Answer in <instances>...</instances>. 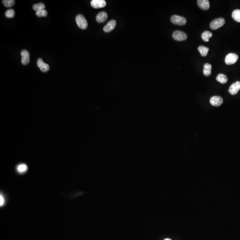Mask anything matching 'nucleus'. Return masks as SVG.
Returning <instances> with one entry per match:
<instances>
[{
	"mask_svg": "<svg viewBox=\"0 0 240 240\" xmlns=\"http://www.w3.org/2000/svg\"><path fill=\"white\" fill-rule=\"evenodd\" d=\"M2 3L4 6L6 7H11L15 4V1L14 0H4Z\"/></svg>",
	"mask_w": 240,
	"mask_h": 240,
	"instance_id": "nucleus-21",
	"label": "nucleus"
},
{
	"mask_svg": "<svg viewBox=\"0 0 240 240\" xmlns=\"http://www.w3.org/2000/svg\"><path fill=\"white\" fill-rule=\"evenodd\" d=\"M216 80H217V81H218L220 83L222 84L226 83L227 82L228 80L227 76L222 74H218L217 78H216Z\"/></svg>",
	"mask_w": 240,
	"mask_h": 240,
	"instance_id": "nucleus-15",
	"label": "nucleus"
},
{
	"mask_svg": "<svg viewBox=\"0 0 240 240\" xmlns=\"http://www.w3.org/2000/svg\"><path fill=\"white\" fill-rule=\"evenodd\" d=\"M238 56L235 53H230L226 55L224 59L225 63L228 65H232L237 62Z\"/></svg>",
	"mask_w": 240,
	"mask_h": 240,
	"instance_id": "nucleus-5",
	"label": "nucleus"
},
{
	"mask_svg": "<svg viewBox=\"0 0 240 240\" xmlns=\"http://www.w3.org/2000/svg\"><path fill=\"white\" fill-rule=\"evenodd\" d=\"M47 11L45 9L42 10H39L36 12V14L38 17H45L47 15Z\"/></svg>",
	"mask_w": 240,
	"mask_h": 240,
	"instance_id": "nucleus-23",
	"label": "nucleus"
},
{
	"mask_svg": "<svg viewBox=\"0 0 240 240\" xmlns=\"http://www.w3.org/2000/svg\"><path fill=\"white\" fill-rule=\"evenodd\" d=\"M171 22L175 25L184 26L186 23V19L184 17L178 15H172L170 19Z\"/></svg>",
	"mask_w": 240,
	"mask_h": 240,
	"instance_id": "nucleus-3",
	"label": "nucleus"
},
{
	"mask_svg": "<svg viewBox=\"0 0 240 240\" xmlns=\"http://www.w3.org/2000/svg\"><path fill=\"white\" fill-rule=\"evenodd\" d=\"M174 39L177 41H183L186 40L187 35L185 32L180 30L175 31L172 35Z\"/></svg>",
	"mask_w": 240,
	"mask_h": 240,
	"instance_id": "nucleus-4",
	"label": "nucleus"
},
{
	"mask_svg": "<svg viewBox=\"0 0 240 240\" xmlns=\"http://www.w3.org/2000/svg\"><path fill=\"white\" fill-rule=\"evenodd\" d=\"M225 24V20L222 18L215 19L211 22L210 27L213 30H217L219 28L223 26Z\"/></svg>",
	"mask_w": 240,
	"mask_h": 240,
	"instance_id": "nucleus-1",
	"label": "nucleus"
},
{
	"mask_svg": "<svg viewBox=\"0 0 240 240\" xmlns=\"http://www.w3.org/2000/svg\"><path fill=\"white\" fill-rule=\"evenodd\" d=\"M213 36V34L210 32L208 31H205L201 34V38L204 41L208 42L209 41V39Z\"/></svg>",
	"mask_w": 240,
	"mask_h": 240,
	"instance_id": "nucleus-16",
	"label": "nucleus"
},
{
	"mask_svg": "<svg viewBox=\"0 0 240 240\" xmlns=\"http://www.w3.org/2000/svg\"><path fill=\"white\" fill-rule=\"evenodd\" d=\"M211 70H212V66L209 63H206L204 66L203 69V74L204 75L206 76H209L211 74Z\"/></svg>",
	"mask_w": 240,
	"mask_h": 240,
	"instance_id": "nucleus-14",
	"label": "nucleus"
},
{
	"mask_svg": "<svg viewBox=\"0 0 240 240\" xmlns=\"http://www.w3.org/2000/svg\"><path fill=\"white\" fill-rule=\"evenodd\" d=\"M5 197H4V196L2 194H1V195H0V206H2L5 204Z\"/></svg>",
	"mask_w": 240,
	"mask_h": 240,
	"instance_id": "nucleus-24",
	"label": "nucleus"
},
{
	"mask_svg": "<svg viewBox=\"0 0 240 240\" xmlns=\"http://www.w3.org/2000/svg\"><path fill=\"white\" fill-rule=\"evenodd\" d=\"M28 167L26 164H21L17 166V170L20 174H24L27 171Z\"/></svg>",
	"mask_w": 240,
	"mask_h": 240,
	"instance_id": "nucleus-18",
	"label": "nucleus"
},
{
	"mask_svg": "<svg viewBox=\"0 0 240 240\" xmlns=\"http://www.w3.org/2000/svg\"><path fill=\"white\" fill-rule=\"evenodd\" d=\"M223 102V100L220 96H215L210 99V103L214 106H220Z\"/></svg>",
	"mask_w": 240,
	"mask_h": 240,
	"instance_id": "nucleus-6",
	"label": "nucleus"
},
{
	"mask_svg": "<svg viewBox=\"0 0 240 240\" xmlns=\"http://www.w3.org/2000/svg\"><path fill=\"white\" fill-rule=\"evenodd\" d=\"M198 50L201 53V56L206 57L207 56L209 51V48L205 47L203 45H200L198 48Z\"/></svg>",
	"mask_w": 240,
	"mask_h": 240,
	"instance_id": "nucleus-17",
	"label": "nucleus"
},
{
	"mask_svg": "<svg viewBox=\"0 0 240 240\" xmlns=\"http://www.w3.org/2000/svg\"><path fill=\"white\" fill-rule=\"evenodd\" d=\"M233 18L237 22H240V9H235L232 14Z\"/></svg>",
	"mask_w": 240,
	"mask_h": 240,
	"instance_id": "nucleus-19",
	"label": "nucleus"
},
{
	"mask_svg": "<svg viewBox=\"0 0 240 240\" xmlns=\"http://www.w3.org/2000/svg\"><path fill=\"white\" fill-rule=\"evenodd\" d=\"M37 66L43 72H46L49 70V66L45 63L41 58H39L37 60Z\"/></svg>",
	"mask_w": 240,
	"mask_h": 240,
	"instance_id": "nucleus-10",
	"label": "nucleus"
},
{
	"mask_svg": "<svg viewBox=\"0 0 240 240\" xmlns=\"http://www.w3.org/2000/svg\"><path fill=\"white\" fill-rule=\"evenodd\" d=\"M240 89V81H237L230 86L229 91L231 95H234L238 93Z\"/></svg>",
	"mask_w": 240,
	"mask_h": 240,
	"instance_id": "nucleus-8",
	"label": "nucleus"
},
{
	"mask_svg": "<svg viewBox=\"0 0 240 240\" xmlns=\"http://www.w3.org/2000/svg\"><path fill=\"white\" fill-rule=\"evenodd\" d=\"M76 22L78 26L82 30H85L88 27L87 21L81 14H78L76 17Z\"/></svg>",
	"mask_w": 240,
	"mask_h": 240,
	"instance_id": "nucleus-2",
	"label": "nucleus"
},
{
	"mask_svg": "<svg viewBox=\"0 0 240 240\" xmlns=\"http://www.w3.org/2000/svg\"><path fill=\"white\" fill-rule=\"evenodd\" d=\"M21 56H22V64L23 65H26L30 62V53L27 50H23L21 53Z\"/></svg>",
	"mask_w": 240,
	"mask_h": 240,
	"instance_id": "nucleus-9",
	"label": "nucleus"
},
{
	"mask_svg": "<svg viewBox=\"0 0 240 240\" xmlns=\"http://www.w3.org/2000/svg\"><path fill=\"white\" fill-rule=\"evenodd\" d=\"M45 6L43 3H40L38 4H35L33 5V10L35 11H37L39 10H42L45 9Z\"/></svg>",
	"mask_w": 240,
	"mask_h": 240,
	"instance_id": "nucleus-20",
	"label": "nucleus"
},
{
	"mask_svg": "<svg viewBox=\"0 0 240 240\" xmlns=\"http://www.w3.org/2000/svg\"><path fill=\"white\" fill-rule=\"evenodd\" d=\"M116 26V22L114 20H111L108 22L106 26H104L103 30L105 32H108L114 30Z\"/></svg>",
	"mask_w": 240,
	"mask_h": 240,
	"instance_id": "nucleus-11",
	"label": "nucleus"
},
{
	"mask_svg": "<svg viewBox=\"0 0 240 240\" xmlns=\"http://www.w3.org/2000/svg\"><path fill=\"white\" fill-rule=\"evenodd\" d=\"M108 18V14L107 13L104 11L100 12L97 14L96 17V21L99 23H103L105 22Z\"/></svg>",
	"mask_w": 240,
	"mask_h": 240,
	"instance_id": "nucleus-12",
	"label": "nucleus"
},
{
	"mask_svg": "<svg viewBox=\"0 0 240 240\" xmlns=\"http://www.w3.org/2000/svg\"><path fill=\"white\" fill-rule=\"evenodd\" d=\"M197 5L199 8L203 10H208L210 9V2L208 0H198Z\"/></svg>",
	"mask_w": 240,
	"mask_h": 240,
	"instance_id": "nucleus-13",
	"label": "nucleus"
},
{
	"mask_svg": "<svg viewBox=\"0 0 240 240\" xmlns=\"http://www.w3.org/2000/svg\"><path fill=\"white\" fill-rule=\"evenodd\" d=\"M91 5L94 9H99L106 6V3L104 0H92L91 1Z\"/></svg>",
	"mask_w": 240,
	"mask_h": 240,
	"instance_id": "nucleus-7",
	"label": "nucleus"
},
{
	"mask_svg": "<svg viewBox=\"0 0 240 240\" xmlns=\"http://www.w3.org/2000/svg\"><path fill=\"white\" fill-rule=\"evenodd\" d=\"M5 15L7 18H14L15 15V11L13 9H9L5 12Z\"/></svg>",
	"mask_w": 240,
	"mask_h": 240,
	"instance_id": "nucleus-22",
	"label": "nucleus"
},
{
	"mask_svg": "<svg viewBox=\"0 0 240 240\" xmlns=\"http://www.w3.org/2000/svg\"><path fill=\"white\" fill-rule=\"evenodd\" d=\"M164 240H172V239H170V238H166V239H164Z\"/></svg>",
	"mask_w": 240,
	"mask_h": 240,
	"instance_id": "nucleus-25",
	"label": "nucleus"
}]
</instances>
